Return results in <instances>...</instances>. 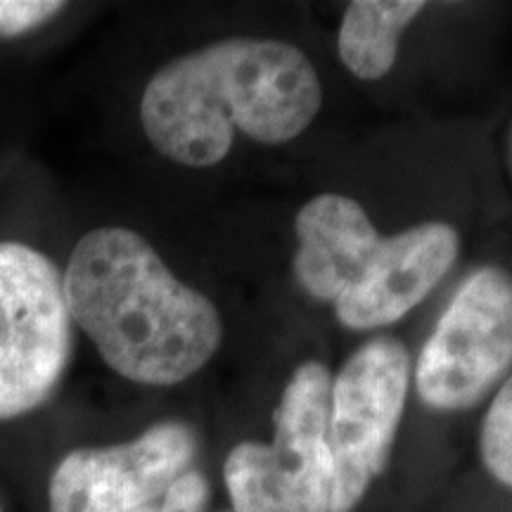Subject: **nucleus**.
Segmentation results:
<instances>
[{"instance_id":"39448f33","label":"nucleus","mask_w":512,"mask_h":512,"mask_svg":"<svg viewBox=\"0 0 512 512\" xmlns=\"http://www.w3.org/2000/svg\"><path fill=\"white\" fill-rule=\"evenodd\" d=\"M411 380L399 339L377 337L349 358L330 392V512H351L387 467Z\"/></svg>"},{"instance_id":"f03ea898","label":"nucleus","mask_w":512,"mask_h":512,"mask_svg":"<svg viewBox=\"0 0 512 512\" xmlns=\"http://www.w3.org/2000/svg\"><path fill=\"white\" fill-rule=\"evenodd\" d=\"M62 287L72 323L114 373L136 384L188 380L221 347L216 306L181 283L136 230L107 226L83 235Z\"/></svg>"},{"instance_id":"9d476101","label":"nucleus","mask_w":512,"mask_h":512,"mask_svg":"<svg viewBox=\"0 0 512 512\" xmlns=\"http://www.w3.org/2000/svg\"><path fill=\"white\" fill-rule=\"evenodd\" d=\"M427 5L420 0H356L344 12L339 57L358 79L375 81L394 67L399 36Z\"/></svg>"},{"instance_id":"0eeeda50","label":"nucleus","mask_w":512,"mask_h":512,"mask_svg":"<svg viewBox=\"0 0 512 512\" xmlns=\"http://www.w3.org/2000/svg\"><path fill=\"white\" fill-rule=\"evenodd\" d=\"M197 437L183 422H159L126 444L76 448L55 465L50 512H136L192 470Z\"/></svg>"},{"instance_id":"423d86ee","label":"nucleus","mask_w":512,"mask_h":512,"mask_svg":"<svg viewBox=\"0 0 512 512\" xmlns=\"http://www.w3.org/2000/svg\"><path fill=\"white\" fill-rule=\"evenodd\" d=\"M512 366V275L479 268L465 280L422 349L415 387L437 411H465Z\"/></svg>"},{"instance_id":"1a4fd4ad","label":"nucleus","mask_w":512,"mask_h":512,"mask_svg":"<svg viewBox=\"0 0 512 512\" xmlns=\"http://www.w3.org/2000/svg\"><path fill=\"white\" fill-rule=\"evenodd\" d=\"M299 249L294 275L304 292L335 304L380 242L361 204L344 195H318L306 202L294 221Z\"/></svg>"},{"instance_id":"2eb2a0df","label":"nucleus","mask_w":512,"mask_h":512,"mask_svg":"<svg viewBox=\"0 0 512 512\" xmlns=\"http://www.w3.org/2000/svg\"><path fill=\"white\" fill-rule=\"evenodd\" d=\"M0 512H3V510H0Z\"/></svg>"},{"instance_id":"20e7f679","label":"nucleus","mask_w":512,"mask_h":512,"mask_svg":"<svg viewBox=\"0 0 512 512\" xmlns=\"http://www.w3.org/2000/svg\"><path fill=\"white\" fill-rule=\"evenodd\" d=\"M72 358L62 273L36 247L0 242V422L34 413Z\"/></svg>"},{"instance_id":"9b49d317","label":"nucleus","mask_w":512,"mask_h":512,"mask_svg":"<svg viewBox=\"0 0 512 512\" xmlns=\"http://www.w3.org/2000/svg\"><path fill=\"white\" fill-rule=\"evenodd\" d=\"M479 451L489 475L512 489V375L486 413Z\"/></svg>"},{"instance_id":"4468645a","label":"nucleus","mask_w":512,"mask_h":512,"mask_svg":"<svg viewBox=\"0 0 512 512\" xmlns=\"http://www.w3.org/2000/svg\"><path fill=\"white\" fill-rule=\"evenodd\" d=\"M508 155H510V169H512V126H510V136H508Z\"/></svg>"},{"instance_id":"f257e3e1","label":"nucleus","mask_w":512,"mask_h":512,"mask_svg":"<svg viewBox=\"0 0 512 512\" xmlns=\"http://www.w3.org/2000/svg\"><path fill=\"white\" fill-rule=\"evenodd\" d=\"M320 105V79L297 46L228 38L159 69L140 100V124L159 155L207 169L238 131L264 145L290 143Z\"/></svg>"},{"instance_id":"6e6552de","label":"nucleus","mask_w":512,"mask_h":512,"mask_svg":"<svg viewBox=\"0 0 512 512\" xmlns=\"http://www.w3.org/2000/svg\"><path fill=\"white\" fill-rule=\"evenodd\" d=\"M458 233L430 221L394 238H380L356 283L335 302L339 323L377 330L406 316L430 294L458 259Z\"/></svg>"},{"instance_id":"ddd939ff","label":"nucleus","mask_w":512,"mask_h":512,"mask_svg":"<svg viewBox=\"0 0 512 512\" xmlns=\"http://www.w3.org/2000/svg\"><path fill=\"white\" fill-rule=\"evenodd\" d=\"M209 501V482L200 470H188L166 489L159 501L136 512H204Z\"/></svg>"},{"instance_id":"7ed1b4c3","label":"nucleus","mask_w":512,"mask_h":512,"mask_svg":"<svg viewBox=\"0 0 512 512\" xmlns=\"http://www.w3.org/2000/svg\"><path fill=\"white\" fill-rule=\"evenodd\" d=\"M330 392L328 368L304 363L275 411L273 444L245 441L228 453L223 479L235 512H330Z\"/></svg>"},{"instance_id":"f8f14e48","label":"nucleus","mask_w":512,"mask_h":512,"mask_svg":"<svg viewBox=\"0 0 512 512\" xmlns=\"http://www.w3.org/2000/svg\"><path fill=\"white\" fill-rule=\"evenodd\" d=\"M67 8L57 0H0V38H17L41 29Z\"/></svg>"}]
</instances>
